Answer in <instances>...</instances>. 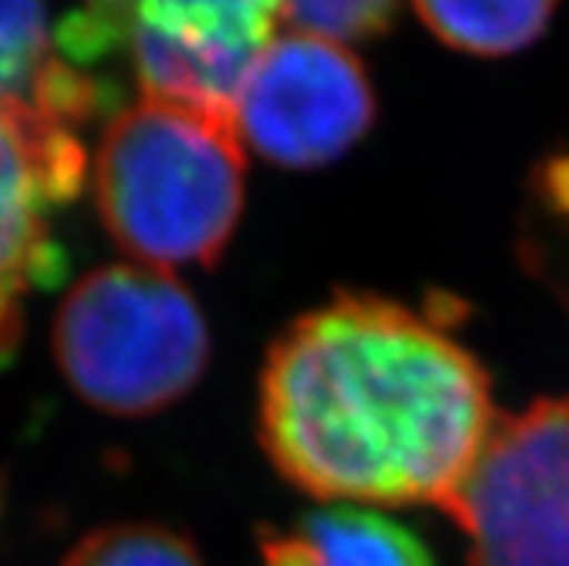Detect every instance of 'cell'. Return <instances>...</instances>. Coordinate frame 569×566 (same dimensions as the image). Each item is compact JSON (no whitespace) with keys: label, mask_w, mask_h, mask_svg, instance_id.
Returning <instances> with one entry per match:
<instances>
[{"label":"cell","mask_w":569,"mask_h":566,"mask_svg":"<svg viewBox=\"0 0 569 566\" xmlns=\"http://www.w3.org/2000/svg\"><path fill=\"white\" fill-rule=\"evenodd\" d=\"M263 566H437L426 540L382 512L330 506L260 532Z\"/></svg>","instance_id":"obj_8"},{"label":"cell","mask_w":569,"mask_h":566,"mask_svg":"<svg viewBox=\"0 0 569 566\" xmlns=\"http://www.w3.org/2000/svg\"><path fill=\"white\" fill-rule=\"evenodd\" d=\"M535 188L556 215L569 220V153L547 159L535 173Z\"/></svg>","instance_id":"obj_13"},{"label":"cell","mask_w":569,"mask_h":566,"mask_svg":"<svg viewBox=\"0 0 569 566\" xmlns=\"http://www.w3.org/2000/svg\"><path fill=\"white\" fill-rule=\"evenodd\" d=\"M376 119V93L353 52L289 32L260 52L234 101L238 137L283 168L345 157Z\"/></svg>","instance_id":"obj_5"},{"label":"cell","mask_w":569,"mask_h":566,"mask_svg":"<svg viewBox=\"0 0 569 566\" xmlns=\"http://www.w3.org/2000/svg\"><path fill=\"white\" fill-rule=\"evenodd\" d=\"M413 12L433 36L471 56H509L543 36L556 3H413Z\"/></svg>","instance_id":"obj_9"},{"label":"cell","mask_w":569,"mask_h":566,"mask_svg":"<svg viewBox=\"0 0 569 566\" xmlns=\"http://www.w3.org/2000/svg\"><path fill=\"white\" fill-rule=\"evenodd\" d=\"M47 9L38 3H0V99L32 96L38 72L50 58Z\"/></svg>","instance_id":"obj_12"},{"label":"cell","mask_w":569,"mask_h":566,"mask_svg":"<svg viewBox=\"0 0 569 566\" xmlns=\"http://www.w3.org/2000/svg\"><path fill=\"white\" fill-rule=\"evenodd\" d=\"M495 423L475 352L379 295L341 292L292 321L260 374V445L318 500L451 515Z\"/></svg>","instance_id":"obj_1"},{"label":"cell","mask_w":569,"mask_h":566,"mask_svg":"<svg viewBox=\"0 0 569 566\" xmlns=\"http://www.w3.org/2000/svg\"><path fill=\"white\" fill-rule=\"evenodd\" d=\"M52 350L70 387L110 416H151L200 381L209 327L171 272L101 266L58 307Z\"/></svg>","instance_id":"obj_3"},{"label":"cell","mask_w":569,"mask_h":566,"mask_svg":"<svg viewBox=\"0 0 569 566\" xmlns=\"http://www.w3.org/2000/svg\"><path fill=\"white\" fill-rule=\"evenodd\" d=\"M281 3H128L122 58L142 96L234 119L246 76L272 43Z\"/></svg>","instance_id":"obj_7"},{"label":"cell","mask_w":569,"mask_h":566,"mask_svg":"<svg viewBox=\"0 0 569 566\" xmlns=\"http://www.w3.org/2000/svg\"><path fill=\"white\" fill-rule=\"evenodd\" d=\"M243 171L231 116L142 96L104 128L93 162L96 208L137 264L206 269L238 229Z\"/></svg>","instance_id":"obj_2"},{"label":"cell","mask_w":569,"mask_h":566,"mask_svg":"<svg viewBox=\"0 0 569 566\" xmlns=\"http://www.w3.org/2000/svg\"><path fill=\"white\" fill-rule=\"evenodd\" d=\"M61 566H202L188 535L162 524H113L72 546Z\"/></svg>","instance_id":"obj_10"},{"label":"cell","mask_w":569,"mask_h":566,"mask_svg":"<svg viewBox=\"0 0 569 566\" xmlns=\"http://www.w3.org/2000/svg\"><path fill=\"white\" fill-rule=\"evenodd\" d=\"M399 7L388 0H307L281 3V21L298 36L327 43L370 41L397 23Z\"/></svg>","instance_id":"obj_11"},{"label":"cell","mask_w":569,"mask_h":566,"mask_svg":"<svg viewBox=\"0 0 569 566\" xmlns=\"http://www.w3.org/2000/svg\"><path fill=\"white\" fill-rule=\"evenodd\" d=\"M87 153L76 133L47 122L21 99H0V367L23 336L29 289H50L67 258L50 235V215L79 197Z\"/></svg>","instance_id":"obj_6"},{"label":"cell","mask_w":569,"mask_h":566,"mask_svg":"<svg viewBox=\"0 0 569 566\" xmlns=\"http://www.w3.org/2000/svg\"><path fill=\"white\" fill-rule=\"evenodd\" d=\"M451 517L469 566H569V396L498 416Z\"/></svg>","instance_id":"obj_4"}]
</instances>
